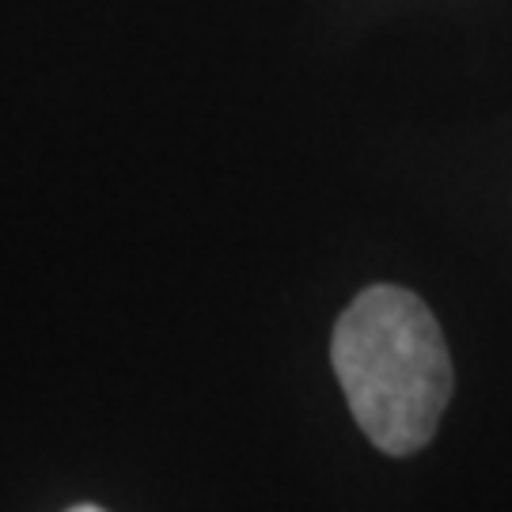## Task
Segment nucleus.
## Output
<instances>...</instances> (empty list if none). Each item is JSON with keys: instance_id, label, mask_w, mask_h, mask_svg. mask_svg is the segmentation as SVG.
<instances>
[{"instance_id": "obj_2", "label": "nucleus", "mask_w": 512, "mask_h": 512, "mask_svg": "<svg viewBox=\"0 0 512 512\" xmlns=\"http://www.w3.org/2000/svg\"><path fill=\"white\" fill-rule=\"evenodd\" d=\"M69 512H107V509H99V505H73Z\"/></svg>"}, {"instance_id": "obj_1", "label": "nucleus", "mask_w": 512, "mask_h": 512, "mask_svg": "<svg viewBox=\"0 0 512 512\" xmlns=\"http://www.w3.org/2000/svg\"><path fill=\"white\" fill-rule=\"evenodd\" d=\"M330 361L353 421L384 456H414L433 440L452 399V357L418 293L368 285L338 315Z\"/></svg>"}]
</instances>
